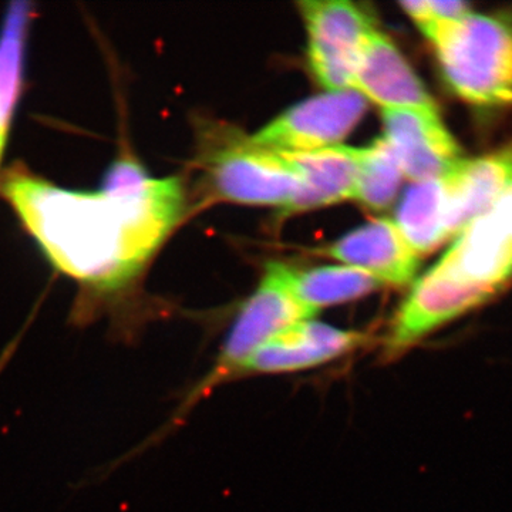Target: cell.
I'll list each match as a JSON object with an SVG mask.
<instances>
[{"label": "cell", "instance_id": "7c38bea8", "mask_svg": "<svg viewBox=\"0 0 512 512\" xmlns=\"http://www.w3.org/2000/svg\"><path fill=\"white\" fill-rule=\"evenodd\" d=\"M326 254L372 275L382 285L409 284L419 269L420 256L407 244L396 224L384 218L349 232Z\"/></svg>", "mask_w": 512, "mask_h": 512}, {"label": "cell", "instance_id": "2e32d148", "mask_svg": "<svg viewBox=\"0 0 512 512\" xmlns=\"http://www.w3.org/2000/svg\"><path fill=\"white\" fill-rule=\"evenodd\" d=\"M396 227L417 255L443 244L447 231V187L441 180L413 184L404 192L396 212Z\"/></svg>", "mask_w": 512, "mask_h": 512}, {"label": "cell", "instance_id": "44dd1931", "mask_svg": "<svg viewBox=\"0 0 512 512\" xmlns=\"http://www.w3.org/2000/svg\"><path fill=\"white\" fill-rule=\"evenodd\" d=\"M10 123L0 116V160H2L3 150H5L6 140H8Z\"/></svg>", "mask_w": 512, "mask_h": 512}, {"label": "cell", "instance_id": "5b68a950", "mask_svg": "<svg viewBox=\"0 0 512 512\" xmlns=\"http://www.w3.org/2000/svg\"><path fill=\"white\" fill-rule=\"evenodd\" d=\"M366 109L367 100L353 89L320 94L286 110L248 143L271 153H306L338 146Z\"/></svg>", "mask_w": 512, "mask_h": 512}, {"label": "cell", "instance_id": "30bf717a", "mask_svg": "<svg viewBox=\"0 0 512 512\" xmlns=\"http://www.w3.org/2000/svg\"><path fill=\"white\" fill-rule=\"evenodd\" d=\"M436 265L461 284L495 296L512 279V239L484 212L458 232Z\"/></svg>", "mask_w": 512, "mask_h": 512}, {"label": "cell", "instance_id": "5bb4252c", "mask_svg": "<svg viewBox=\"0 0 512 512\" xmlns=\"http://www.w3.org/2000/svg\"><path fill=\"white\" fill-rule=\"evenodd\" d=\"M447 187V231L453 237L468 222L490 210L494 201L512 187V143L497 153L461 161L444 178Z\"/></svg>", "mask_w": 512, "mask_h": 512}, {"label": "cell", "instance_id": "7a4b0ae2", "mask_svg": "<svg viewBox=\"0 0 512 512\" xmlns=\"http://www.w3.org/2000/svg\"><path fill=\"white\" fill-rule=\"evenodd\" d=\"M430 40L458 97L476 106H512V13H468L440 26Z\"/></svg>", "mask_w": 512, "mask_h": 512}, {"label": "cell", "instance_id": "52a82bcc", "mask_svg": "<svg viewBox=\"0 0 512 512\" xmlns=\"http://www.w3.org/2000/svg\"><path fill=\"white\" fill-rule=\"evenodd\" d=\"M370 343L367 333L335 328L313 319L302 320L278 333L256 350L238 370L235 380L305 372L353 355Z\"/></svg>", "mask_w": 512, "mask_h": 512}, {"label": "cell", "instance_id": "ac0fdd59", "mask_svg": "<svg viewBox=\"0 0 512 512\" xmlns=\"http://www.w3.org/2000/svg\"><path fill=\"white\" fill-rule=\"evenodd\" d=\"M403 175L392 146L386 138H377L369 147L362 148L356 200L372 210H384L396 198Z\"/></svg>", "mask_w": 512, "mask_h": 512}, {"label": "cell", "instance_id": "8992f818", "mask_svg": "<svg viewBox=\"0 0 512 512\" xmlns=\"http://www.w3.org/2000/svg\"><path fill=\"white\" fill-rule=\"evenodd\" d=\"M491 298L494 296L490 293L461 284L434 265L413 285L394 315L383 342L384 360H396L406 355L431 333Z\"/></svg>", "mask_w": 512, "mask_h": 512}, {"label": "cell", "instance_id": "6da1fadb", "mask_svg": "<svg viewBox=\"0 0 512 512\" xmlns=\"http://www.w3.org/2000/svg\"><path fill=\"white\" fill-rule=\"evenodd\" d=\"M2 194L57 271L80 286L72 320L111 318L114 335L136 328L128 296L184 210L178 178H154L123 153L99 191H74L29 171L12 170Z\"/></svg>", "mask_w": 512, "mask_h": 512}, {"label": "cell", "instance_id": "9a60e30c", "mask_svg": "<svg viewBox=\"0 0 512 512\" xmlns=\"http://www.w3.org/2000/svg\"><path fill=\"white\" fill-rule=\"evenodd\" d=\"M278 269L296 301L313 315L319 309L369 295L382 285L372 275L350 266H323L299 271L278 264Z\"/></svg>", "mask_w": 512, "mask_h": 512}, {"label": "cell", "instance_id": "9c48e42d", "mask_svg": "<svg viewBox=\"0 0 512 512\" xmlns=\"http://www.w3.org/2000/svg\"><path fill=\"white\" fill-rule=\"evenodd\" d=\"M387 143L416 183L441 180L463 161L460 147L441 123L437 110H384Z\"/></svg>", "mask_w": 512, "mask_h": 512}, {"label": "cell", "instance_id": "e0dca14e", "mask_svg": "<svg viewBox=\"0 0 512 512\" xmlns=\"http://www.w3.org/2000/svg\"><path fill=\"white\" fill-rule=\"evenodd\" d=\"M28 3H16L3 19L0 29V116L12 121L23 86V52L28 36Z\"/></svg>", "mask_w": 512, "mask_h": 512}, {"label": "cell", "instance_id": "ba28073f", "mask_svg": "<svg viewBox=\"0 0 512 512\" xmlns=\"http://www.w3.org/2000/svg\"><path fill=\"white\" fill-rule=\"evenodd\" d=\"M208 181L222 200L279 205L282 210L301 187L298 175L278 154L251 146L248 141L212 156Z\"/></svg>", "mask_w": 512, "mask_h": 512}, {"label": "cell", "instance_id": "8fae6325", "mask_svg": "<svg viewBox=\"0 0 512 512\" xmlns=\"http://www.w3.org/2000/svg\"><path fill=\"white\" fill-rule=\"evenodd\" d=\"M352 89L384 110H436L419 76L392 40L373 30L353 79Z\"/></svg>", "mask_w": 512, "mask_h": 512}, {"label": "cell", "instance_id": "d6986e66", "mask_svg": "<svg viewBox=\"0 0 512 512\" xmlns=\"http://www.w3.org/2000/svg\"><path fill=\"white\" fill-rule=\"evenodd\" d=\"M400 6L429 39L440 26L456 22L470 13L467 3L458 2V0H454V2H437V0L414 2V0H409V2L400 3Z\"/></svg>", "mask_w": 512, "mask_h": 512}, {"label": "cell", "instance_id": "277c9868", "mask_svg": "<svg viewBox=\"0 0 512 512\" xmlns=\"http://www.w3.org/2000/svg\"><path fill=\"white\" fill-rule=\"evenodd\" d=\"M301 9L316 79L329 92L352 89L367 37L375 30L369 13L345 0H308Z\"/></svg>", "mask_w": 512, "mask_h": 512}, {"label": "cell", "instance_id": "3957f363", "mask_svg": "<svg viewBox=\"0 0 512 512\" xmlns=\"http://www.w3.org/2000/svg\"><path fill=\"white\" fill-rule=\"evenodd\" d=\"M313 316L289 291L279 274L278 264L272 262L266 266L261 285L239 311L214 366L184 397L173 423L183 420L192 407L222 384L234 382L238 370L266 342L295 323L312 319Z\"/></svg>", "mask_w": 512, "mask_h": 512}, {"label": "cell", "instance_id": "ffe728a7", "mask_svg": "<svg viewBox=\"0 0 512 512\" xmlns=\"http://www.w3.org/2000/svg\"><path fill=\"white\" fill-rule=\"evenodd\" d=\"M488 212L493 215L494 220L500 224V227L507 232L508 237L512 239V187L504 191L494 201Z\"/></svg>", "mask_w": 512, "mask_h": 512}, {"label": "cell", "instance_id": "4fadbf2b", "mask_svg": "<svg viewBox=\"0 0 512 512\" xmlns=\"http://www.w3.org/2000/svg\"><path fill=\"white\" fill-rule=\"evenodd\" d=\"M301 180L284 212H298L355 198L362 148L333 146L306 153H275Z\"/></svg>", "mask_w": 512, "mask_h": 512}]
</instances>
